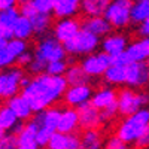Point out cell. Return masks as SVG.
Segmentation results:
<instances>
[{
	"label": "cell",
	"instance_id": "obj_1",
	"mask_svg": "<svg viewBox=\"0 0 149 149\" xmlns=\"http://www.w3.org/2000/svg\"><path fill=\"white\" fill-rule=\"evenodd\" d=\"M67 88L69 85L64 76H51L48 73H42L31 78L30 85L22 90L21 95L30 103L34 113H39L54 107L52 104L64 97Z\"/></svg>",
	"mask_w": 149,
	"mask_h": 149
},
{
	"label": "cell",
	"instance_id": "obj_2",
	"mask_svg": "<svg viewBox=\"0 0 149 149\" xmlns=\"http://www.w3.org/2000/svg\"><path fill=\"white\" fill-rule=\"evenodd\" d=\"M149 125V107H143L131 116L124 118L116 128V137H119L127 145L137 143Z\"/></svg>",
	"mask_w": 149,
	"mask_h": 149
},
{
	"label": "cell",
	"instance_id": "obj_3",
	"mask_svg": "<svg viewBox=\"0 0 149 149\" xmlns=\"http://www.w3.org/2000/svg\"><path fill=\"white\" fill-rule=\"evenodd\" d=\"M33 55H34V58L48 64V63H52V61L66 60L67 52L64 49V45L60 43L57 39H54V36H43L36 43Z\"/></svg>",
	"mask_w": 149,
	"mask_h": 149
},
{
	"label": "cell",
	"instance_id": "obj_4",
	"mask_svg": "<svg viewBox=\"0 0 149 149\" xmlns=\"http://www.w3.org/2000/svg\"><path fill=\"white\" fill-rule=\"evenodd\" d=\"M149 104V93H136L131 88H124L118 93V110L122 116H131Z\"/></svg>",
	"mask_w": 149,
	"mask_h": 149
},
{
	"label": "cell",
	"instance_id": "obj_5",
	"mask_svg": "<svg viewBox=\"0 0 149 149\" xmlns=\"http://www.w3.org/2000/svg\"><path fill=\"white\" fill-rule=\"evenodd\" d=\"M102 45V39L97 37L85 30H81L73 39L67 43H64L66 52L70 55H85L88 57L94 52H97L98 46Z\"/></svg>",
	"mask_w": 149,
	"mask_h": 149
},
{
	"label": "cell",
	"instance_id": "obj_6",
	"mask_svg": "<svg viewBox=\"0 0 149 149\" xmlns=\"http://www.w3.org/2000/svg\"><path fill=\"white\" fill-rule=\"evenodd\" d=\"M26 76L21 67L12 66L9 69L0 70V100H9L19 94L21 81Z\"/></svg>",
	"mask_w": 149,
	"mask_h": 149
},
{
	"label": "cell",
	"instance_id": "obj_7",
	"mask_svg": "<svg viewBox=\"0 0 149 149\" xmlns=\"http://www.w3.org/2000/svg\"><path fill=\"white\" fill-rule=\"evenodd\" d=\"M131 0H113L109 3L104 18L109 21L112 29H124L131 24Z\"/></svg>",
	"mask_w": 149,
	"mask_h": 149
},
{
	"label": "cell",
	"instance_id": "obj_8",
	"mask_svg": "<svg viewBox=\"0 0 149 149\" xmlns=\"http://www.w3.org/2000/svg\"><path fill=\"white\" fill-rule=\"evenodd\" d=\"M81 67L90 78L103 76L106 70L110 67V57L107 54H104L103 51L102 52L97 51L88 57H84L81 61Z\"/></svg>",
	"mask_w": 149,
	"mask_h": 149
},
{
	"label": "cell",
	"instance_id": "obj_9",
	"mask_svg": "<svg viewBox=\"0 0 149 149\" xmlns=\"http://www.w3.org/2000/svg\"><path fill=\"white\" fill-rule=\"evenodd\" d=\"M82 30V24L76 18H69V19H58L54 27H52V36L60 43H67L70 42L74 36Z\"/></svg>",
	"mask_w": 149,
	"mask_h": 149
},
{
	"label": "cell",
	"instance_id": "obj_10",
	"mask_svg": "<svg viewBox=\"0 0 149 149\" xmlns=\"http://www.w3.org/2000/svg\"><path fill=\"white\" fill-rule=\"evenodd\" d=\"M94 91L91 88V85H78V86H69L63 100L67 104V107L78 109L85 103L91 102Z\"/></svg>",
	"mask_w": 149,
	"mask_h": 149
},
{
	"label": "cell",
	"instance_id": "obj_11",
	"mask_svg": "<svg viewBox=\"0 0 149 149\" xmlns=\"http://www.w3.org/2000/svg\"><path fill=\"white\" fill-rule=\"evenodd\" d=\"M149 82L146 63H130L125 67V85L131 90L142 88Z\"/></svg>",
	"mask_w": 149,
	"mask_h": 149
},
{
	"label": "cell",
	"instance_id": "obj_12",
	"mask_svg": "<svg viewBox=\"0 0 149 149\" xmlns=\"http://www.w3.org/2000/svg\"><path fill=\"white\" fill-rule=\"evenodd\" d=\"M79 115V127L85 130H97V127L103 122L100 110H97L91 103H85L81 107H78Z\"/></svg>",
	"mask_w": 149,
	"mask_h": 149
},
{
	"label": "cell",
	"instance_id": "obj_13",
	"mask_svg": "<svg viewBox=\"0 0 149 149\" xmlns=\"http://www.w3.org/2000/svg\"><path fill=\"white\" fill-rule=\"evenodd\" d=\"M60 115H61V109L58 107H49L43 112H39V113H34L31 121L36 124L37 128H45L51 133H55L57 131V127H58V119H60Z\"/></svg>",
	"mask_w": 149,
	"mask_h": 149
},
{
	"label": "cell",
	"instance_id": "obj_14",
	"mask_svg": "<svg viewBox=\"0 0 149 149\" xmlns=\"http://www.w3.org/2000/svg\"><path fill=\"white\" fill-rule=\"evenodd\" d=\"M128 45L130 43H128L127 36H124L121 33H110L109 36L102 39L100 46H102L104 54L112 57V55H116V54H121V52H125Z\"/></svg>",
	"mask_w": 149,
	"mask_h": 149
},
{
	"label": "cell",
	"instance_id": "obj_15",
	"mask_svg": "<svg viewBox=\"0 0 149 149\" xmlns=\"http://www.w3.org/2000/svg\"><path fill=\"white\" fill-rule=\"evenodd\" d=\"M90 103L97 110L102 112V110H104V109H107V107L118 103V93L109 85L102 86V88H98L97 91H94Z\"/></svg>",
	"mask_w": 149,
	"mask_h": 149
},
{
	"label": "cell",
	"instance_id": "obj_16",
	"mask_svg": "<svg viewBox=\"0 0 149 149\" xmlns=\"http://www.w3.org/2000/svg\"><path fill=\"white\" fill-rule=\"evenodd\" d=\"M79 128V115H78V109L73 107H64L61 109V115L58 119V127L57 131L61 134H74Z\"/></svg>",
	"mask_w": 149,
	"mask_h": 149
},
{
	"label": "cell",
	"instance_id": "obj_17",
	"mask_svg": "<svg viewBox=\"0 0 149 149\" xmlns=\"http://www.w3.org/2000/svg\"><path fill=\"white\" fill-rule=\"evenodd\" d=\"M6 106H8L12 112H14L15 116L18 118V121H21V122H29V121L33 118L34 112H33L30 103H29L21 94L9 98V100L6 102Z\"/></svg>",
	"mask_w": 149,
	"mask_h": 149
},
{
	"label": "cell",
	"instance_id": "obj_18",
	"mask_svg": "<svg viewBox=\"0 0 149 149\" xmlns=\"http://www.w3.org/2000/svg\"><path fill=\"white\" fill-rule=\"evenodd\" d=\"M82 30L88 31L97 37H106L112 33V26L104 17H94V18H85L82 22Z\"/></svg>",
	"mask_w": 149,
	"mask_h": 149
},
{
	"label": "cell",
	"instance_id": "obj_19",
	"mask_svg": "<svg viewBox=\"0 0 149 149\" xmlns=\"http://www.w3.org/2000/svg\"><path fill=\"white\" fill-rule=\"evenodd\" d=\"M81 12V2L78 0H54L52 14L57 19L74 18Z\"/></svg>",
	"mask_w": 149,
	"mask_h": 149
},
{
	"label": "cell",
	"instance_id": "obj_20",
	"mask_svg": "<svg viewBox=\"0 0 149 149\" xmlns=\"http://www.w3.org/2000/svg\"><path fill=\"white\" fill-rule=\"evenodd\" d=\"M127 54L131 63H146L149 60V37H140L128 45Z\"/></svg>",
	"mask_w": 149,
	"mask_h": 149
},
{
	"label": "cell",
	"instance_id": "obj_21",
	"mask_svg": "<svg viewBox=\"0 0 149 149\" xmlns=\"http://www.w3.org/2000/svg\"><path fill=\"white\" fill-rule=\"evenodd\" d=\"M33 34H34V30L31 26V21L26 17L19 15L17 18V21L14 22V26H12V37L27 42Z\"/></svg>",
	"mask_w": 149,
	"mask_h": 149
},
{
	"label": "cell",
	"instance_id": "obj_22",
	"mask_svg": "<svg viewBox=\"0 0 149 149\" xmlns=\"http://www.w3.org/2000/svg\"><path fill=\"white\" fill-rule=\"evenodd\" d=\"M109 0H82L81 10L86 15V18L104 17V12L109 6Z\"/></svg>",
	"mask_w": 149,
	"mask_h": 149
},
{
	"label": "cell",
	"instance_id": "obj_23",
	"mask_svg": "<svg viewBox=\"0 0 149 149\" xmlns=\"http://www.w3.org/2000/svg\"><path fill=\"white\" fill-rule=\"evenodd\" d=\"M64 78L67 81L69 86H78V85H90L91 78L84 72V69L81 67V64H72L69 66Z\"/></svg>",
	"mask_w": 149,
	"mask_h": 149
},
{
	"label": "cell",
	"instance_id": "obj_24",
	"mask_svg": "<svg viewBox=\"0 0 149 149\" xmlns=\"http://www.w3.org/2000/svg\"><path fill=\"white\" fill-rule=\"evenodd\" d=\"M103 136L98 130H85L81 136V149H103Z\"/></svg>",
	"mask_w": 149,
	"mask_h": 149
},
{
	"label": "cell",
	"instance_id": "obj_25",
	"mask_svg": "<svg viewBox=\"0 0 149 149\" xmlns=\"http://www.w3.org/2000/svg\"><path fill=\"white\" fill-rule=\"evenodd\" d=\"M37 131H39V128L36 127V124L31 119L29 122H26V125H24L22 131L18 134V148L19 146H34L36 145Z\"/></svg>",
	"mask_w": 149,
	"mask_h": 149
},
{
	"label": "cell",
	"instance_id": "obj_26",
	"mask_svg": "<svg viewBox=\"0 0 149 149\" xmlns=\"http://www.w3.org/2000/svg\"><path fill=\"white\" fill-rule=\"evenodd\" d=\"M146 19H149V0H137V2H133L131 22L140 26Z\"/></svg>",
	"mask_w": 149,
	"mask_h": 149
},
{
	"label": "cell",
	"instance_id": "obj_27",
	"mask_svg": "<svg viewBox=\"0 0 149 149\" xmlns=\"http://www.w3.org/2000/svg\"><path fill=\"white\" fill-rule=\"evenodd\" d=\"M19 121L15 116V113L6 104L0 106V130L5 133H12V130L15 128V125Z\"/></svg>",
	"mask_w": 149,
	"mask_h": 149
},
{
	"label": "cell",
	"instance_id": "obj_28",
	"mask_svg": "<svg viewBox=\"0 0 149 149\" xmlns=\"http://www.w3.org/2000/svg\"><path fill=\"white\" fill-rule=\"evenodd\" d=\"M31 26L34 30V34L37 36H43L52 26V17L51 15H43V14H36L30 18Z\"/></svg>",
	"mask_w": 149,
	"mask_h": 149
},
{
	"label": "cell",
	"instance_id": "obj_29",
	"mask_svg": "<svg viewBox=\"0 0 149 149\" xmlns=\"http://www.w3.org/2000/svg\"><path fill=\"white\" fill-rule=\"evenodd\" d=\"M104 82L112 86V85H122L125 84V67H118V66H110L106 73L103 74Z\"/></svg>",
	"mask_w": 149,
	"mask_h": 149
},
{
	"label": "cell",
	"instance_id": "obj_30",
	"mask_svg": "<svg viewBox=\"0 0 149 149\" xmlns=\"http://www.w3.org/2000/svg\"><path fill=\"white\" fill-rule=\"evenodd\" d=\"M19 15L21 14H19L18 8L9 9V10H5V12H0V27H2L5 31L12 33V26H14V22L17 21V18Z\"/></svg>",
	"mask_w": 149,
	"mask_h": 149
},
{
	"label": "cell",
	"instance_id": "obj_31",
	"mask_svg": "<svg viewBox=\"0 0 149 149\" xmlns=\"http://www.w3.org/2000/svg\"><path fill=\"white\" fill-rule=\"evenodd\" d=\"M6 46H8V51L12 54V57H14L15 60H18L19 55H22L24 52L29 51V43L26 40H19V39H10V40H8Z\"/></svg>",
	"mask_w": 149,
	"mask_h": 149
},
{
	"label": "cell",
	"instance_id": "obj_32",
	"mask_svg": "<svg viewBox=\"0 0 149 149\" xmlns=\"http://www.w3.org/2000/svg\"><path fill=\"white\" fill-rule=\"evenodd\" d=\"M69 69V63L67 60H60V61H52V63H48L46 66V72L51 76H64L66 72Z\"/></svg>",
	"mask_w": 149,
	"mask_h": 149
},
{
	"label": "cell",
	"instance_id": "obj_33",
	"mask_svg": "<svg viewBox=\"0 0 149 149\" xmlns=\"http://www.w3.org/2000/svg\"><path fill=\"white\" fill-rule=\"evenodd\" d=\"M6 43H8V40L0 42V69H9L17 63V60L8 51Z\"/></svg>",
	"mask_w": 149,
	"mask_h": 149
},
{
	"label": "cell",
	"instance_id": "obj_34",
	"mask_svg": "<svg viewBox=\"0 0 149 149\" xmlns=\"http://www.w3.org/2000/svg\"><path fill=\"white\" fill-rule=\"evenodd\" d=\"M29 2L37 14L51 15L54 10V0H29Z\"/></svg>",
	"mask_w": 149,
	"mask_h": 149
},
{
	"label": "cell",
	"instance_id": "obj_35",
	"mask_svg": "<svg viewBox=\"0 0 149 149\" xmlns=\"http://www.w3.org/2000/svg\"><path fill=\"white\" fill-rule=\"evenodd\" d=\"M67 146V136L66 134H61L58 131H55L51 139H49V143H48V149H66Z\"/></svg>",
	"mask_w": 149,
	"mask_h": 149
},
{
	"label": "cell",
	"instance_id": "obj_36",
	"mask_svg": "<svg viewBox=\"0 0 149 149\" xmlns=\"http://www.w3.org/2000/svg\"><path fill=\"white\" fill-rule=\"evenodd\" d=\"M0 149H18V136L14 133H6L0 139Z\"/></svg>",
	"mask_w": 149,
	"mask_h": 149
},
{
	"label": "cell",
	"instance_id": "obj_37",
	"mask_svg": "<svg viewBox=\"0 0 149 149\" xmlns=\"http://www.w3.org/2000/svg\"><path fill=\"white\" fill-rule=\"evenodd\" d=\"M103 149H130V146L125 142H122L119 137H116V136H110L104 142Z\"/></svg>",
	"mask_w": 149,
	"mask_h": 149
},
{
	"label": "cell",
	"instance_id": "obj_38",
	"mask_svg": "<svg viewBox=\"0 0 149 149\" xmlns=\"http://www.w3.org/2000/svg\"><path fill=\"white\" fill-rule=\"evenodd\" d=\"M131 63V60L125 52H121V54H116V55H112L110 57V66H118V67H127L128 64Z\"/></svg>",
	"mask_w": 149,
	"mask_h": 149
},
{
	"label": "cell",
	"instance_id": "obj_39",
	"mask_svg": "<svg viewBox=\"0 0 149 149\" xmlns=\"http://www.w3.org/2000/svg\"><path fill=\"white\" fill-rule=\"evenodd\" d=\"M52 134L54 133L48 131L45 128H40L39 131H37V136H36V145H37V148H46Z\"/></svg>",
	"mask_w": 149,
	"mask_h": 149
},
{
	"label": "cell",
	"instance_id": "obj_40",
	"mask_svg": "<svg viewBox=\"0 0 149 149\" xmlns=\"http://www.w3.org/2000/svg\"><path fill=\"white\" fill-rule=\"evenodd\" d=\"M118 113H119V110H118V103H116V104H113V106H110V107H107V109H104V110L100 112L102 121L103 122H109V121L113 119Z\"/></svg>",
	"mask_w": 149,
	"mask_h": 149
},
{
	"label": "cell",
	"instance_id": "obj_41",
	"mask_svg": "<svg viewBox=\"0 0 149 149\" xmlns=\"http://www.w3.org/2000/svg\"><path fill=\"white\" fill-rule=\"evenodd\" d=\"M33 58H34V55H33V52L31 51H27V52H24L22 55H19L18 57V60H17V66L18 67H29L30 64H31V61H33Z\"/></svg>",
	"mask_w": 149,
	"mask_h": 149
},
{
	"label": "cell",
	"instance_id": "obj_42",
	"mask_svg": "<svg viewBox=\"0 0 149 149\" xmlns=\"http://www.w3.org/2000/svg\"><path fill=\"white\" fill-rule=\"evenodd\" d=\"M66 149H81V136L74 134H69L67 136V146Z\"/></svg>",
	"mask_w": 149,
	"mask_h": 149
},
{
	"label": "cell",
	"instance_id": "obj_43",
	"mask_svg": "<svg viewBox=\"0 0 149 149\" xmlns=\"http://www.w3.org/2000/svg\"><path fill=\"white\" fill-rule=\"evenodd\" d=\"M137 148H140V149H145V148H149V125H148V128L145 130V133H143V136L137 140Z\"/></svg>",
	"mask_w": 149,
	"mask_h": 149
},
{
	"label": "cell",
	"instance_id": "obj_44",
	"mask_svg": "<svg viewBox=\"0 0 149 149\" xmlns=\"http://www.w3.org/2000/svg\"><path fill=\"white\" fill-rule=\"evenodd\" d=\"M17 5H18V3L14 2V0H0V12L14 9V8H17Z\"/></svg>",
	"mask_w": 149,
	"mask_h": 149
},
{
	"label": "cell",
	"instance_id": "obj_45",
	"mask_svg": "<svg viewBox=\"0 0 149 149\" xmlns=\"http://www.w3.org/2000/svg\"><path fill=\"white\" fill-rule=\"evenodd\" d=\"M137 33L140 37H149V19H146L145 22L140 24L137 29Z\"/></svg>",
	"mask_w": 149,
	"mask_h": 149
},
{
	"label": "cell",
	"instance_id": "obj_46",
	"mask_svg": "<svg viewBox=\"0 0 149 149\" xmlns=\"http://www.w3.org/2000/svg\"><path fill=\"white\" fill-rule=\"evenodd\" d=\"M10 39H14V37H12V33L5 31L2 27H0V42L2 40H10Z\"/></svg>",
	"mask_w": 149,
	"mask_h": 149
},
{
	"label": "cell",
	"instance_id": "obj_47",
	"mask_svg": "<svg viewBox=\"0 0 149 149\" xmlns=\"http://www.w3.org/2000/svg\"><path fill=\"white\" fill-rule=\"evenodd\" d=\"M30 82H31V78H29L27 74H26V76L22 78V81H21V88L24 90L26 86H29V85H30Z\"/></svg>",
	"mask_w": 149,
	"mask_h": 149
},
{
	"label": "cell",
	"instance_id": "obj_48",
	"mask_svg": "<svg viewBox=\"0 0 149 149\" xmlns=\"http://www.w3.org/2000/svg\"><path fill=\"white\" fill-rule=\"evenodd\" d=\"M146 67H148V74H149V60L146 61Z\"/></svg>",
	"mask_w": 149,
	"mask_h": 149
}]
</instances>
